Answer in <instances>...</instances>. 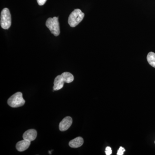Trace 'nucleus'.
<instances>
[{"instance_id":"f257e3e1","label":"nucleus","mask_w":155,"mask_h":155,"mask_svg":"<svg viewBox=\"0 0 155 155\" xmlns=\"http://www.w3.org/2000/svg\"><path fill=\"white\" fill-rule=\"evenodd\" d=\"M84 14L79 9H75L70 14L68 19V23L71 27L77 26L83 20Z\"/></svg>"},{"instance_id":"f03ea898","label":"nucleus","mask_w":155,"mask_h":155,"mask_svg":"<svg viewBox=\"0 0 155 155\" xmlns=\"http://www.w3.org/2000/svg\"><path fill=\"white\" fill-rule=\"evenodd\" d=\"M8 104L13 108L22 107L25 104V101L22 97V94L18 92L10 97L8 101Z\"/></svg>"},{"instance_id":"7ed1b4c3","label":"nucleus","mask_w":155,"mask_h":155,"mask_svg":"<svg viewBox=\"0 0 155 155\" xmlns=\"http://www.w3.org/2000/svg\"><path fill=\"white\" fill-rule=\"evenodd\" d=\"M46 26L54 36H58L60 35V27L58 17L49 18L46 22Z\"/></svg>"},{"instance_id":"20e7f679","label":"nucleus","mask_w":155,"mask_h":155,"mask_svg":"<svg viewBox=\"0 0 155 155\" xmlns=\"http://www.w3.org/2000/svg\"><path fill=\"white\" fill-rule=\"evenodd\" d=\"M1 26L4 29L10 28L11 25V13L8 9L5 8L1 14Z\"/></svg>"},{"instance_id":"39448f33","label":"nucleus","mask_w":155,"mask_h":155,"mask_svg":"<svg viewBox=\"0 0 155 155\" xmlns=\"http://www.w3.org/2000/svg\"><path fill=\"white\" fill-rule=\"evenodd\" d=\"M72 119L70 116H67L64 118L59 124V129L61 131H66L72 125Z\"/></svg>"},{"instance_id":"423d86ee","label":"nucleus","mask_w":155,"mask_h":155,"mask_svg":"<svg viewBox=\"0 0 155 155\" xmlns=\"http://www.w3.org/2000/svg\"><path fill=\"white\" fill-rule=\"evenodd\" d=\"M37 136V132L35 129H31L26 130L25 133L23 134V139L29 141H32L36 139Z\"/></svg>"},{"instance_id":"0eeeda50","label":"nucleus","mask_w":155,"mask_h":155,"mask_svg":"<svg viewBox=\"0 0 155 155\" xmlns=\"http://www.w3.org/2000/svg\"><path fill=\"white\" fill-rule=\"evenodd\" d=\"M30 144L31 141L23 139V140L17 142L16 144V148L17 150L19 152L24 151L28 149L30 146Z\"/></svg>"},{"instance_id":"6e6552de","label":"nucleus","mask_w":155,"mask_h":155,"mask_svg":"<svg viewBox=\"0 0 155 155\" xmlns=\"http://www.w3.org/2000/svg\"><path fill=\"white\" fill-rule=\"evenodd\" d=\"M64 81L61 75H58L55 78L54 81V86L53 89L54 91H58L63 88L64 86Z\"/></svg>"},{"instance_id":"1a4fd4ad","label":"nucleus","mask_w":155,"mask_h":155,"mask_svg":"<svg viewBox=\"0 0 155 155\" xmlns=\"http://www.w3.org/2000/svg\"><path fill=\"white\" fill-rule=\"evenodd\" d=\"M84 143V140L81 137L72 140L69 142V146L72 148H78L81 147Z\"/></svg>"},{"instance_id":"9d476101","label":"nucleus","mask_w":155,"mask_h":155,"mask_svg":"<svg viewBox=\"0 0 155 155\" xmlns=\"http://www.w3.org/2000/svg\"><path fill=\"white\" fill-rule=\"evenodd\" d=\"M61 75L64 82L66 83H71L74 80V76L71 73L69 72H64L61 74Z\"/></svg>"},{"instance_id":"9b49d317","label":"nucleus","mask_w":155,"mask_h":155,"mask_svg":"<svg viewBox=\"0 0 155 155\" xmlns=\"http://www.w3.org/2000/svg\"><path fill=\"white\" fill-rule=\"evenodd\" d=\"M147 60L150 65L155 68V54L153 52L149 53L147 56Z\"/></svg>"},{"instance_id":"f8f14e48","label":"nucleus","mask_w":155,"mask_h":155,"mask_svg":"<svg viewBox=\"0 0 155 155\" xmlns=\"http://www.w3.org/2000/svg\"><path fill=\"white\" fill-rule=\"evenodd\" d=\"M125 151L124 148L120 147L119 150H118V152H117V155H123L124 154V152Z\"/></svg>"},{"instance_id":"ddd939ff","label":"nucleus","mask_w":155,"mask_h":155,"mask_svg":"<svg viewBox=\"0 0 155 155\" xmlns=\"http://www.w3.org/2000/svg\"><path fill=\"white\" fill-rule=\"evenodd\" d=\"M105 153L107 155H110L112 154V149H111L110 147H106Z\"/></svg>"},{"instance_id":"4468645a","label":"nucleus","mask_w":155,"mask_h":155,"mask_svg":"<svg viewBox=\"0 0 155 155\" xmlns=\"http://www.w3.org/2000/svg\"><path fill=\"white\" fill-rule=\"evenodd\" d=\"M47 1V0H37L38 5H39L40 6H42L44 5Z\"/></svg>"},{"instance_id":"2eb2a0df","label":"nucleus","mask_w":155,"mask_h":155,"mask_svg":"<svg viewBox=\"0 0 155 155\" xmlns=\"http://www.w3.org/2000/svg\"><path fill=\"white\" fill-rule=\"evenodd\" d=\"M52 151H49V153L50 154H51V152Z\"/></svg>"},{"instance_id":"dca6fc26","label":"nucleus","mask_w":155,"mask_h":155,"mask_svg":"<svg viewBox=\"0 0 155 155\" xmlns=\"http://www.w3.org/2000/svg\"></svg>"}]
</instances>
